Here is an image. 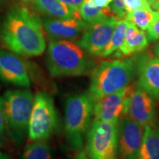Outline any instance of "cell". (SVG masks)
Returning <instances> with one entry per match:
<instances>
[{"label": "cell", "instance_id": "obj_1", "mask_svg": "<svg viewBox=\"0 0 159 159\" xmlns=\"http://www.w3.org/2000/svg\"><path fill=\"white\" fill-rule=\"evenodd\" d=\"M1 39L12 52L27 57L39 56L47 47L41 19L25 7H16L7 13Z\"/></svg>", "mask_w": 159, "mask_h": 159}, {"label": "cell", "instance_id": "obj_2", "mask_svg": "<svg viewBox=\"0 0 159 159\" xmlns=\"http://www.w3.org/2000/svg\"><path fill=\"white\" fill-rule=\"evenodd\" d=\"M138 56L105 61L93 69L89 92L94 101L130 85L137 76Z\"/></svg>", "mask_w": 159, "mask_h": 159}, {"label": "cell", "instance_id": "obj_3", "mask_svg": "<svg viewBox=\"0 0 159 159\" xmlns=\"http://www.w3.org/2000/svg\"><path fill=\"white\" fill-rule=\"evenodd\" d=\"M47 68L52 77L90 74L94 64L83 49L69 40L52 39L47 52Z\"/></svg>", "mask_w": 159, "mask_h": 159}, {"label": "cell", "instance_id": "obj_4", "mask_svg": "<svg viewBox=\"0 0 159 159\" xmlns=\"http://www.w3.org/2000/svg\"><path fill=\"white\" fill-rule=\"evenodd\" d=\"M94 101L89 92L71 95L65 103V132L73 150H83L94 116Z\"/></svg>", "mask_w": 159, "mask_h": 159}, {"label": "cell", "instance_id": "obj_5", "mask_svg": "<svg viewBox=\"0 0 159 159\" xmlns=\"http://www.w3.org/2000/svg\"><path fill=\"white\" fill-rule=\"evenodd\" d=\"M33 99L28 89L8 90L2 97L6 131L17 145L21 144L27 134Z\"/></svg>", "mask_w": 159, "mask_h": 159}, {"label": "cell", "instance_id": "obj_6", "mask_svg": "<svg viewBox=\"0 0 159 159\" xmlns=\"http://www.w3.org/2000/svg\"><path fill=\"white\" fill-rule=\"evenodd\" d=\"M58 116L54 99L45 91L34 95L27 134L32 142L46 141L56 130Z\"/></svg>", "mask_w": 159, "mask_h": 159}, {"label": "cell", "instance_id": "obj_7", "mask_svg": "<svg viewBox=\"0 0 159 159\" xmlns=\"http://www.w3.org/2000/svg\"><path fill=\"white\" fill-rule=\"evenodd\" d=\"M118 122L94 119L86 135V151L90 159H116L118 153Z\"/></svg>", "mask_w": 159, "mask_h": 159}, {"label": "cell", "instance_id": "obj_8", "mask_svg": "<svg viewBox=\"0 0 159 159\" xmlns=\"http://www.w3.org/2000/svg\"><path fill=\"white\" fill-rule=\"evenodd\" d=\"M132 85L108 94L94 101V119L107 122H118L126 116Z\"/></svg>", "mask_w": 159, "mask_h": 159}, {"label": "cell", "instance_id": "obj_9", "mask_svg": "<svg viewBox=\"0 0 159 159\" xmlns=\"http://www.w3.org/2000/svg\"><path fill=\"white\" fill-rule=\"evenodd\" d=\"M119 17L113 16L90 24L83 33L78 45L89 54L100 56L110 41Z\"/></svg>", "mask_w": 159, "mask_h": 159}, {"label": "cell", "instance_id": "obj_10", "mask_svg": "<svg viewBox=\"0 0 159 159\" xmlns=\"http://www.w3.org/2000/svg\"><path fill=\"white\" fill-rule=\"evenodd\" d=\"M144 127L125 116L119 121L118 152L122 159H137Z\"/></svg>", "mask_w": 159, "mask_h": 159}, {"label": "cell", "instance_id": "obj_11", "mask_svg": "<svg viewBox=\"0 0 159 159\" xmlns=\"http://www.w3.org/2000/svg\"><path fill=\"white\" fill-rule=\"evenodd\" d=\"M154 100L140 87L133 88L126 116L144 127L154 126L156 118V105Z\"/></svg>", "mask_w": 159, "mask_h": 159}, {"label": "cell", "instance_id": "obj_12", "mask_svg": "<svg viewBox=\"0 0 159 159\" xmlns=\"http://www.w3.org/2000/svg\"><path fill=\"white\" fill-rule=\"evenodd\" d=\"M0 80L22 88L30 86L27 65L17 54L0 49Z\"/></svg>", "mask_w": 159, "mask_h": 159}, {"label": "cell", "instance_id": "obj_13", "mask_svg": "<svg viewBox=\"0 0 159 159\" xmlns=\"http://www.w3.org/2000/svg\"><path fill=\"white\" fill-rule=\"evenodd\" d=\"M138 86L151 97L159 100V58L150 53L139 55L137 61Z\"/></svg>", "mask_w": 159, "mask_h": 159}, {"label": "cell", "instance_id": "obj_14", "mask_svg": "<svg viewBox=\"0 0 159 159\" xmlns=\"http://www.w3.org/2000/svg\"><path fill=\"white\" fill-rule=\"evenodd\" d=\"M89 23L82 19H47L43 27L47 33L53 39H75L89 27Z\"/></svg>", "mask_w": 159, "mask_h": 159}, {"label": "cell", "instance_id": "obj_15", "mask_svg": "<svg viewBox=\"0 0 159 159\" xmlns=\"http://www.w3.org/2000/svg\"><path fill=\"white\" fill-rule=\"evenodd\" d=\"M149 41L144 30L128 22L123 42L115 52L116 57H125L141 52L148 47Z\"/></svg>", "mask_w": 159, "mask_h": 159}, {"label": "cell", "instance_id": "obj_16", "mask_svg": "<svg viewBox=\"0 0 159 159\" xmlns=\"http://www.w3.org/2000/svg\"><path fill=\"white\" fill-rule=\"evenodd\" d=\"M137 159H159V128L144 127V133Z\"/></svg>", "mask_w": 159, "mask_h": 159}, {"label": "cell", "instance_id": "obj_17", "mask_svg": "<svg viewBox=\"0 0 159 159\" xmlns=\"http://www.w3.org/2000/svg\"><path fill=\"white\" fill-rule=\"evenodd\" d=\"M38 11L58 19H74L68 6L60 0H33Z\"/></svg>", "mask_w": 159, "mask_h": 159}, {"label": "cell", "instance_id": "obj_18", "mask_svg": "<svg viewBox=\"0 0 159 159\" xmlns=\"http://www.w3.org/2000/svg\"><path fill=\"white\" fill-rule=\"evenodd\" d=\"M156 16V11L151 7L142 8L126 14L125 19L128 22L132 23L139 29L142 30H147Z\"/></svg>", "mask_w": 159, "mask_h": 159}, {"label": "cell", "instance_id": "obj_19", "mask_svg": "<svg viewBox=\"0 0 159 159\" xmlns=\"http://www.w3.org/2000/svg\"><path fill=\"white\" fill-rule=\"evenodd\" d=\"M128 25V21L125 19H118L110 41L100 56L108 57L109 55H112L119 48L124 40Z\"/></svg>", "mask_w": 159, "mask_h": 159}, {"label": "cell", "instance_id": "obj_20", "mask_svg": "<svg viewBox=\"0 0 159 159\" xmlns=\"http://www.w3.org/2000/svg\"><path fill=\"white\" fill-rule=\"evenodd\" d=\"M80 16L85 22L92 24L115 15L109 6L106 7H92L83 2L80 8Z\"/></svg>", "mask_w": 159, "mask_h": 159}, {"label": "cell", "instance_id": "obj_21", "mask_svg": "<svg viewBox=\"0 0 159 159\" xmlns=\"http://www.w3.org/2000/svg\"><path fill=\"white\" fill-rule=\"evenodd\" d=\"M22 159H52L49 145L45 141H36L25 147Z\"/></svg>", "mask_w": 159, "mask_h": 159}, {"label": "cell", "instance_id": "obj_22", "mask_svg": "<svg viewBox=\"0 0 159 159\" xmlns=\"http://www.w3.org/2000/svg\"><path fill=\"white\" fill-rule=\"evenodd\" d=\"M146 35L149 42H156L159 40V11H156V16L150 27L147 30Z\"/></svg>", "mask_w": 159, "mask_h": 159}, {"label": "cell", "instance_id": "obj_23", "mask_svg": "<svg viewBox=\"0 0 159 159\" xmlns=\"http://www.w3.org/2000/svg\"><path fill=\"white\" fill-rule=\"evenodd\" d=\"M123 3L127 13L138 9L151 7L147 0H123Z\"/></svg>", "mask_w": 159, "mask_h": 159}, {"label": "cell", "instance_id": "obj_24", "mask_svg": "<svg viewBox=\"0 0 159 159\" xmlns=\"http://www.w3.org/2000/svg\"><path fill=\"white\" fill-rule=\"evenodd\" d=\"M60 1L68 6L72 13L74 19H81L80 16V8L83 2V0H60Z\"/></svg>", "mask_w": 159, "mask_h": 159}, {"label": "cell", "instance_id": "obj_25", "mask_svg": "<svg viewBox=\"0 0 159 159\" xmlns=\"http://www.w3.org/2000/svg\"><path fill=\"white\" fill-rule=\"evenodd\" d=\"M110 8L114 13V15H116L119 18L125 19L127 13L125 10L123 0H113L112 2L111 3Z\"/></svg>", "mask_w": 159, "mask_h": 159}, {"label": "cell", "instance_id": "obj_26", "mask_svg": "<svg viewBox=\"0 0 159 159\" xmlns=\"http://www.w3.org/2000/svg\"><path fill=\"white\" fill-rule=\"evenodd\" d=\"M5 116H4V111H3V104L2 97H0V145L2 144L4 141H5Z\"/></svg>", "mask_w": 159, "mask_h": 159}, {"label": "cell", "instance_id": "obj_27", "mask_svg": "<svg viewBox=\"0 0 159 159\" xmlns=\"http://www.w3.org/2000/svg\"><path fill=\"white\" fill-rule=\"evenodd\" d=\"M75 159H90L89 158L88 155L85 150H81L78 151V153L77 154V156H75Z\"/></svg>", "mask_w": 159, "mask_h": 159}, {"label": "cell", "instance_id": "obj_28", "mask_svg": "<svg viewBox=\"0 0 159 159\" xmlns=\"http://www.w3.org/2000/svg\"><path fill=\"white\" fill-rule=\"evenodd\" d=\"M152 52H153L155 56L159 58V40L156 41V43L152 47Z\"/></svg>", "mask_w": 159, "mask_h": 159}, {"label": "cell", "instance_id": "obj_29", "mask_svg": "<svg viewBox=\"0 0 159 159\" xmlns=\"http://www.w3.org/2000/svg\"><path fill=\"white\" fill-rule=\"evenodd\" d=\"M151 8L154 11H159V0H156L152 5H150Z\"/></svg>", "mask_w": 159, "mask_h": 159}, {"label": "cell", "instance_id": "obj_30", "mask_svg": "<svg viewBox=\"0 0 159 159\" xmlns=\"http://www.w3.org/2000/svg\"><path fill=\"white\" fill-rule=\"evenodd\" d=\"M0 159H11L9 158L8 156H7L6 154H4V153H1V158Z\"/></svg>", "mask_w": 159, "mask_h": 159}, {"label": "cell", "instance_id": "obj_31", "mask_svg": "<svg viewBox=\"0 0 159 159\" xmlns=\"http://www.w3.org/2000/svg\"><path fill=\"white\" fill-rule=\"evenodd\" d=\"M155 1H156V0H147V2H148V4H149V5H152V4Z\"/></svg>", "mask_w": 159, "mask_h": 159}, {"label": "cell", "instance_id": "obj_32", "mask_svg": "<svg viewBox=\"0 0 159 159\" xmlns=\"http://www.w3.org/2000/svg\"><path fill=\"white\" fill-rule=\"evenodd\" d=\"M24 2H28V1H31V0H22Z\"/></svg>", "mask_w": 159, "mask_h": 159}, {"label": "cell", "instance_id": "obj_33", "mask_svg": "<svg viewBox=\"0 0 159 159\" xmlns=\"http://www.w3.org/2000/svg\"><path fill=\"white\" fill-rule=\"evenodd\" d=\"M2 0H0V5H1V3H2Z\"/></svg>", "mask_w": 159, "mask_h": 159}, {"label": "cell", "instance_id": "obj_34", "mask_svg": "<svg viewBox=\"0 0 159 159\" xmlns=\"http://www.w3.org/2000/svg\"><path fill=\"white\" fill-rule=\"evenodd\" d=\"M1 153L2 152H0V158H1Z\"/></svg>", "mask_w": 159, "mask_h": 159}]
</instances>
